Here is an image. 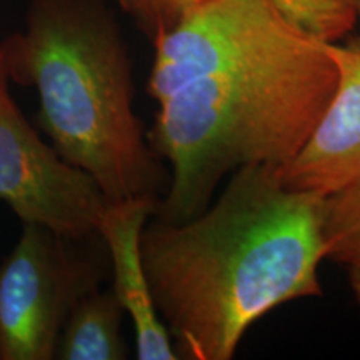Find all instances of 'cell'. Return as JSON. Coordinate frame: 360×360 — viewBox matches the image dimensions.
I'll list each match as a JSON object with an SVG mask.
<instances>
[{"label": "cell", "instance_id": "7a4b0ae2", "mask_svg": "<svg viewBox=\"0 0 360 360\" xmlns=\"http://www.w3.org/2000/svg\"><path fill=\"white\" fill-rule=\"evenodd\" d=\"M321 204L283 186L278 169L249 165L195 217L147 220L143 267L179 359L231 360L264 315L323 294Z\"/></svg>", "mask_w": 360, "mask_h": 360}, {"label": "cell", "instance_id": "9c48e42d", "mask_svg": "<svg viewBox=\"0 0 360 360\" xmlns=\"http://www.w3.org/2000/svg\"><path fill=\"white\" fill-rule=\"evenodd\" d=\"M321 233L326 260L352 265L360 260V175L322 197Z\"/></svg>", "mask_w": 360, "mask_h": 360}, {"label": "cell", "instance_id": "277c9868", "mask_svg": "<svg viewBox=\"0 0 360 360\" xmlns=\"http://www.w3.org/2000/svg\"><path fill=\"white\" fill-rule=\"evenodd\" d=\"M84 240L22 224L0 262V360L56 359L72 309L103 277L98 259L80 249Z\"/></svg>", "mask_w": 360, "mask_h": 360}, {"label": "cell", "instance_id": "6da1fadb", "mask_svg": "<svg viewBox=\"0 0 360 360\" xmlns=\"http://www.w3.org/2000/svg\"><path fill=\"white\" fill-rule=\"evenodd\" d=\"M147 92L159 105L148 146L170 174L154 217L200 214L224 177L283 169L302 150L337 85L327 44L269 0H209L155 34Z\"/></svg>", "mask_w": 360, "mask_h": 360}, {"label": "cell", "instance_id": "8992f818", "mask_svg": "<svg viewBox=\"0 0 360 360\" xmlns=\"http://www.w3.org/2000/svg\"><path fill=\"white\" fill-rule=\"evenodd\" d=\"M337 85L302 150L278 170L292 191L327 195L360 175V35L327 44Z\"/></svg>", "mask_w": 360, "mask_h": 360}, {"label": "cell", "instance_id": "4fadbf2b", "mask_svg": "<svg viewBox=\"0 0 360 360\" xmlns=\"http://www.w3.org/2000/svg\"><path fill=\"white\" fill-rule=\"evenodd\" d=\"M354 4H355V11H357L359 22H360V0H354Z\"/></svg>", "mask_w": 360, "mask_h": 360}, {"label": "cell", "instance_id": "30bf717a", "mask_svg": "<svg viewBox=\"0 0 360 360\" xmlns=\"http://www.w3.org/2000/svg\"><path fill=\"white\" fill-rule=\"evenodd\" d=\"M300 34L322 44L347 39L359 22L354 0H269Z\"/></svg>", "mask_w": 360, "mask_h": 360}, {"label": "cell", "instance_id": "8fae6325", "mask_svg": "<svg viewBox=\"0 0 360 360\" xmlns=\"http://www.w3.org/2000/svg\"><path fill=\"white\" fill-rule=\"evenodd\" d=\"M205 2L209 0H119L120 7L150 39Z\"/></svg>", "mask_w": 360, "mask_h": 360}, {"label": "cell", "instance_id": "5b68a950", "mask_svg": "<svg viewBox=\"0 0 360 360\" xmlns=\"http://www.w3.org/2000/svg\"><path fill=\"white\" fill-rule=\"evenodd\" d=\"M0 202L22 224H37L70 238L97 237L109 200L87 174L44 141L0 82Z\"/></svg>", "mask_w": 360, "mask_h": 360}, {"label": "cell", "instance_id": "3957f363", "mask_svg": "<svg viewBox=\"0 0 360 360\" xmlns=\"http://www.w3.org/2000/svg\"><path fill=\"white\" fill-rule=\"evenodd\" d=\"M0 65L8 84L35 90L37 129L107 200L160 199L169 174L134 109L129 49L103 0H30Z\"/></svg>", "mask_w": 360, "mask_h": 360}, {"label": "cell", "instance_id": "52a82bcc", "mask_svg": "<svg viewBox=\"0 0 360 360\" xmlns=\"http://www.w3.org/2000/svg\"><path fill=\"white\" fill-rule=\"evenodd\" d=\"M157 202L159 197L150 195L109 200L98 219L97 233L110 260V289L132 321L137 359L177 360L174 342L154 305L141 250L143 225L154 215Z\"/></svg>", "mask_w": 360, "mask_h": 360}, {"label": "cell", "instance_id": "ba28073f", "mask_svg": "<svg viewBox=\"0 0 360 360\" xmlns=\"http://www.w3.org/2000/svg\"><path fill=\"white\" fill-rule=\"evenodd\" d=\"M125 310L114 290L89 292L75 304L62 327L56 359L125 360L129 345L122 335Z\"/></svg>", "mask_w": 360, "mask_h": 360}, {"label": "cell", "instance_id": "7c38bea8", "mask_svg": "<svg viewBox=\"0 0 360 360\" xmlns=\"http://www.w3.org/2000/svg\"><path fill=\"white\" fill-rule=\"evenodd\" d=\"M347 270H349L350 290H352L355 302H357L360 309V260L352 265H347Z\"/></svg>", "mask_w": 360, "mask_h": 360}, {"label": "cell", "instance_id": "5bb4252c", "mask_svg": "<svg viewBox=\"0 0 360 360\" xmlns=\"http://www.w3.org/2000/svg\"><path fill=\"white\" fill-rule=\"evenodd\" d=\"M7 77H6V74H4V70H2V65H0V82H2V80H6Z\"/></svg>", "mask_w": 360, "mask_h": 360}]
</instances>
